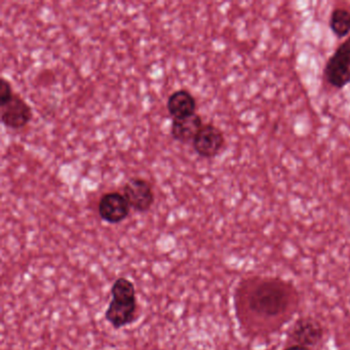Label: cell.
Here are the masks:
<instances>
[{"mask_svg":"<svg viewBox=\"0 0 350 350\" xmlns=\"http://www.w3.org/2000/svg\"><path fill=\"white\" fill-rule=\"evenodd\" d=\"M241 327L249 334H273L296 313L299 293L288 280L273 276H252L239 282L234 296Z\"/></svg>","mask_w":350,"mask_h":350,"instance_id":"1","label":"cell"},{"mask_svg":"<svg viewBox=\"0 0 350 350\" xmlns=\"http://www.w3.org/2000/svg\"><path fill=\"white\" fill-rule=\"evenodd\" d=\"M122 194L128 200L131 208L136 212L146 213L154 204L152 186L142 178H131L122 188Z\"/></svg>","mask_w":350,"mask_h":350,"instance_id":"2","label":"cell"},{"mask_svg":"<svg viewBox=\"0 0 350 350\" xmlns=\"http://www.w3.org/2000/svg\"><path fill=\"white\" fill-rule=\"evenodd\" d=\"M192 145L200 157L214 159L224 148V134L214 124H204L194 138Z\"/></svg>","mask_w":350,"mask_h":350,"instance_id":"3","label":"cell"},{"mask_svg":"<svg viewBox=\"0 0 350 350\" xmlns=\"http://www.w3.org/2000/svg\"><path fill=\"white\" fill-rule=\"evenodd\" d=\"M131 206L124 194L120 192H107L100 198L98 213L102 220L109 224H118L128 218Z\"/></svg>","mask_w":350,"mask_h":350,"instance_id":"4","label":"cell"},{"mask_svg":"<svg viewBox=\"0 0 350 350\" xmlns=\"http://www.w3.org/2000/svg\"><path fill=\"white\" fill-rule=\"evenodd\" d=\"M325 329L323 325L312 317H302L297 319L291 329L288 337L295 345H317L323 340Z\"/></svg>","mask_w":350,"mask_h":350,"instance_id":"5","label":"cell"},{"mask_svg":"<svg viewBox=\"0 0 350 350\" xmlns=\"http://www.w3.org/2000/svg\"><path fill=\"white\" fill-rule=\"evenodd\" d=\"M32 109L29 104L15 94L7 105L0 107V118L3 126L12 130H21L31 122Z\"/></svg>","mask_w":350,"mask_h":350,"instance_id":"6","label":"cell"},{"mask_svg":"<svg viewBox=\"0 0 350 350\" xmlns=\"http://www.w3.org/2000/svg\"><path fill=\"white\" fill-rule=\"evenodd\" d=\"M137 300L111 298L105 311V319L116 329H122L135 321Z\"/></svg>","mask_w":350,"mask_h":350,"instance_id":"7","label":"cell"},{"mask_svg":"<svg viewBox=\"0 0 350 350\" xmlns=\"http://www.w3.org/2000/svg\"><path fill=\"white\" fill-rule=\"evenodd\" d=\"M167 107V111L173 116L174 120H178L196 114L198 104L196 98L190 92L178 90L170 96Z\"/></svg>","mask_w":350,"mask_h":350,"instance_id":"8","label":"cell"},{"mask_svg":"<svg viewBox=\"0 0 350 350\" xmlns=\"http://www.w3.org/2000/svg\"><path fill=\"white\" fill-rule=\"evenodd\" d=\"M202 118L198 114L187 116V118H178L172 122L171 135L178 142H193L198 133L204 126Z\"/></svg>","mask_w":350,"mask_h":350,"instance_id":"9","label":"cell"},{"mask_svg":"<svg viewBox=\"0 0 350 350\" xmlns=\"http://www.w3.org/2000/svg\"><path fill=\"white\" fill-rule=\"evenodd\" d=\"M329 28L337 38H343L350 33V11L344 8H336L329 17Z\"/></svg>","mask_w":350,"mask_h":350,"instance_id":"10","label":"cell"},{"mask_svg":"<svg viewBox=\"0 0 350 350\" xmlns=\"http://www.w3.org/2000/svg\"><path fill=\"white\" fill-rule=\"evenodd\" d=\"M111 298L137 300L134 282L126 278H118L111 286Z\"/></svg>","mask_w":350,"mask_h":350,"instance_id":"11","label":"cell"},{"mask_svg":"<svg viewBox=\"0 0 350 350\" xmlns=\"http://www.w3.org/2000/svg\"><path fill=\"white\" fill-rule=\"evenodd\" d=\"M15 93L13 92L11 83L5 79L0 81V107L7 105L13 99Z\"/></svg>","mask_w":350,"mask_h":350,"instance_id":"12","label":"cell"},{"mask_svg":"<svg viewBox=\"0 0 350 350\" xmlns=\"http://www.w3.org/2000/svg\"><path fill=\"white\" fill-rule=\"evenodd\" d=\"M335 52L342 55V56L345 57V58L350 61V36L341 44H339V46L336 49Z\"/></svg>","mask_w":350,"mask_h":350,"instance_id":"13","label":"cell"},{"mask_svg":"<svg viewBox=\"0 0 350 350\" xmlns=\"http://www.w3.org/2000/svg\"><path fill=\"white\" fill-rule=\"evenodd\" d=\"M284 350H310L308 347H305V346H301V345H295V344H293V345L288 346V347L284 348Z\"/></svg>","mask_w":350,"mask_h":350,"instance_id":"14","label":"cell"}]
</instances>
